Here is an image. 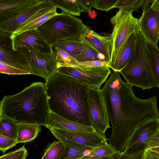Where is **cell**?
Masks as SVG:
<instances>
[{"mask_svg": "<svg viewBox=\"0 0 159 159\" xmlns=\"http://www.w3.org/2000/svg\"><path fill=\"white\" fill-rule=\"evenodd\" d=\"M53 46L59 47L68 52L75 58L83 49L89 48H94L83 36L61 40Z\"/></svg>", "mask_w": 159, "mask_h": 159, "instance_id": "obj_20", "label": "cell"}, {"mask_svg": "<svg viewBox=\"0 0 159 159\" xmlns=\"http://www.w3.org/2000/svg\"><path fill=\"white\" fill-rule=\"evenodd\" d=\"M110 159H111V158H110Z\"/></svg>", "mask_w": 159, "mask_h": 159, "instance_id": "obj_46", "label": "cell"}, {"mask_svg": "<svg viewBox=\"0 0 159 159\" xmlns=\"http://www.w3.org/2000/svg\"><path fill=\"white\" fill-rule=\"evenodd\" d=\"M17 143L16 139L0 134V150L5 152L9 149L16 145Z\"/></svg>", "mask_w": 159, "mask_h": 159, "instance_id": "obj_36", "label": "cell"}, {"mask_svg": "<svg viewBox=\"0 0 159 159\" xmlns=\"http://www.w3.org/2000/svg\"><path fill=\"white\" fill-rule=\"evenodd\" d=\"M88 101L92 126L97 131L105 135L107 130L111 127L101 89L89 87Z\"/></svg>", "mask_w": 159, "mask_h": 159, "instance_id": "obj_10", "label": "cell"}, {"mask_svg": "<svg viewBox=\"0 0 159 159\" xmlns=\"http://www.w3.org/2000/svg\"><path fill=\"white\" fill-rule=\"evenodd\" d=\"M28 154L25 145L19 148L0 156V159H26Z\"/></svg>", "mask_w": 159, "mask_h": 159, "instance_id": "obj_33", "label": "cell"}, {"mask_svg": "<svg viewBox=\"0 0 159 159\" xmlns=\"http://www.w3.org/2000/svg\"><path fill=\"white\" fill-rule=\"evenodd\" d=\"M83 37L98 52L104 56L105 61L109 65L111 62L112 51L110 37L100 35L89 27Z\"/></svg>", "mask_w": 159, "mask_h": 159, "instance_id": "obj_18", "label": "cell"}, {"mask_svg": "<svg viewBox=\"0 0 159 159\" xmlns=\"http://www.w3.org/2000/svg\"><path fill=\"white\" fill-rule=\"evenodd\" d=\"M64 144L65 153L61 159H81L94 148L75 143Z\"/></svg>", "mask_w": 159, "mask_h": 159, "instance_id": "obj_23", "label": "cell"}, {"mask_svg": "<svg viewBox=\"0 0 159 159\" xmlns=\"http://www.w3.org/2000/svg\"><path fill=\"white\" fill-rule=\"evenodd\" d=\"M0 72L8 75L31 74L30 72L26 70L20 69L0 61Z\"/></svg>", "mask_w": 159, "mask_h": 159, "instance_id": "obj_32", "label": "cell"}, {"mask_svg": "<svg viewBox=\"0 0 159 159\" xmlns=\"http://www.w3.org/2000/svg\"><path fill=\"white\" fill-rule=\"evenodd\" d=\"M144 1L145 0H118L115 8L127 11L138 12Z\"/></svg>", "mask_w": 159, "mask_h": 159, "instance_id": "obj_30", "label": "cell"}, {"mask_svg": "<svg viewBox=\"0 0 159 159\" xmlns=\"http://www.w3.org/2000/svg\"><path fill=\"white\" fill-rule=\"evenodd\" d=\"M57 8L50 0H43L37 5L6 20L0 22V40L10 38L12 33L25 25Z\"/></svg>", "mask_w": 159, "mask_h": 159, "instance_id": "obj_8", "label": "cell"}, {"mask_svg": "<svg viewBox=\"0 0 159 159\" xmlns=\"http://www.w3.org/2000/svg\"><path fill=\"white\" fill-rule=\"evenodd\" d=\"M18 124L4 116H0V134L16 139Z\"/></svg>", "mask_w": 159, "mask_h": 159, "instance_id": "obj_27", "label": "cell"}, {"mask_svg": "<svg viewBox=\"0 0 159 159\" xmlns=\"http://www.w3.org/2000/svg\"><path fill=\"white\" fill-rule=\"evenodd\" d=\"M159 147V130L146 141L144 145L145 149Z\"/></svg>", "mask_w": 159, "mask_h": 159, "instance_id": "obj_37", "label": "cell"}, {"mask_svg": "<svg viewBox=\"0 0 159 159\" xmlns=\"http://www.w3.org/2000/svg\"><path fill=\"white\" fill-rule=\"evenodd\" d=\"M111 157H108V158H106L104 159H110Z\"/></svg>", "mask_w": 159, "mask_h": 159, "instance_id": "obj_44", "label": "cell"}, {"mask_svg": "<svg viewBox=\"0 0 159 159\" xmlns=\"http://www.w3.org/2000/svg\"><path fill=\"white\" fill-rule=\"evenodd\" d=\"M0 61L22 70L30 71L25 58L18 51H14L2 44L0 46Z\"/></svg>", "mask_w": 159, "mask_h": 159, "instance_id": "obj_19", "label": "cell"}, {"mask_svg": "<svg viewBox=\"0 0 159 159\" xmlns=\"http://www.w3.org/2000/svg\"><path fill=\"white\" fill-rule=\"evenodd\" d=\"M100 53L94 48H89L82 50L75 58L79 63L88 61L100 60Z\"/></svg>", "mask_w": 159, "mask_h": 159, "instance_id": "obj_31", "label": "cell"}, {"mask_svg": "<svg viewBox=\"0 0 159 159\" xmlns=\"http://www.w3.org/2000/svg\"><path fill=\"white\" fill-rule=\"evenodd\" d=\"M116 152L108 143L94 148L82 159H104L111 156Z\"/></svg>", "mask_w": 159, "mask_h": 159, "instance_id": "obj_28", "label": "cell"}, {"mask_svg": "<svg viewBox=\"0 0 159 159\" xmlns=\"http://www.w3.org/2000/svg\"><path fill=\"white\" fill-rule=\"evenodd\" d=\"M41 131L40 126L39 125L18 124L16 141L17 143L30 142L38 136Z\"/></svg>", "mask_w": 159, "mask_h": 159, "instance_id": "obj_21", "label": "cell"}, {"mask_svg": "<svg viewBox=\"0 0 159 159\" xmlns=\"http://www.w3.org/2000/svg\"><path fill=\"white\" fill-rule=\"evenodd\" d=\"M137 38L136 31L130 34L123 44L115 60L108 66L109 67L114 71L120 72L133 56L136 49Z\"/></svg>", "mask_w": 159, "mask_h": 159, "instance_id": "obj_17", "label": "cell"}, {"mask_svg": "<svg viewBox=\"0 0 159 159\" xmlns=\"http://www.w3.org/2000/svg\"><path fill=\"white\" fill-rule=\"evenodd\" d=\"M75 78L87 84L89 88L99 89L111 73L107 66L97 67H61L57 70Z\"/></svg>", "mask_w": 159, "mask_h": 159, "instance_id": "obj_9", "label": "cell"}, {"mask_svg": "<svg viewBox=\"0 0 159 159\" xmlns=\"http://www.w3.org/2000/svg\"><path fill=\"white\" fill-rule=\"evenodd\" d=\"M43 0H0V22L9 19Z\"/></svg>", "mask_w": 159, "mask_h": 159, "instance_id": "obj_15", "label": "cell"}, {"mask_svg": "<svg viewBox=\"0 0 159 159\" xmlns=\"http://www.w3.org/2000/svg\"><path fill=\"white\" fill-rule=\"evenodd\" d=\"M148 149H150V150L157 153L159 154V147L153 148Z\"/></svg>", "mask_w": 159, "mask_h": 159, "instance_id": "obj_43", "label": "cell"}, {"mask_svg": "<svg viewBox=\"0 0 159 159\" xmlns=\"http://www.w3.org/2000/svg\"><path fill=\"white\" fill-rule=\"evenodd\" d=\"M101 89L112 126L107 141L116 152H123L138 126L149 120L159 119L157 97L137 98L133 86L124 81L117 71L111 74Z\"/></svg>", "mask_w": 159, "mask_h": 159, "instance_id": "obj_1", "label": "cell"}, {"mask_svg": "<svg viewBox=\"0 0 159 159\" xmlns=\"http://www.w3.org/2000/svg\"><path fill=\"white\" fill-rule=\"evenodd\" d=\"M47 128H57L75 132L94 133L97 132L92 126H89L65 119L50 111Z\"/></svg>", "mask_w": 159, "mask_h": 159, "instance_id": "obj_16", "label": "cell"}, {"mask_svg": "<svg viewBox=\"0 0 159 159\" xmlns=\"http://www.w3.org/2000/svg\"><path fill=\"white\" fill-rule=\"evenodd\" d=\"M143 159H159V154L150 149H145Z\"/></svg>", "mask_w": 159, "mask_h": 159, "instance_id": "obj_40", "label": "cell"}, {"mask_svg": "<svg viewBox=\"0 0 159 159\" xmlns=\"http://www.w3.org/2000/svg\"><path fill=\"white\" fill-rule=\"evenodd\" d=\"M88 15L90 18L94 19L95 18L97 15V13L94 10H91L89 13Z\"/></svg>", "mask_w": 159, "mask_h": 159, "instance_id": "obj_42", "label": "cell"}, {"mask_svg": "<svg viewBox=\"0 0 159 159\" xmlns=\"http://www.w3.org/2000/svg\"><path fill=\"white\" fill-rule=\"evenodd\" d=\"M143 157H142V159H143Z\"/></svg>", "mask_w": 159, "mask_h": 159, "instance_id": "obj_45", "label": "cell"}, {"mask_svg": "<svg viewBox=\"0 0 159 159\" xmlns=\"http://www.w3.org/2000/svg\"><path fill=\"white\" fill-rule=\"evenodd\" d=\"M132 12L119 9L110 19L113 30L110 36L112 51L111 62L109 65L115 61L129 36L139 27L138 19L134 17Z\"/></svg>", "mask_w": 159, "mask_h": 159, "instance_id": "obj_6", "label": "cell"}, {"mask_svg": "<svg viewBox=\"0 0 159 159\" xmlns=\"http://www.w3.org/2000/svg\"><path fill=\"white\" fill-rule=\"evenodd\" d=\"M52 49L56 55L58 68L64 66H80V63L66 51L57 47L53 46Z\"/></svg>", "mask_w": 159, "mask_h": 159, "instance_id": "obj_26", "label": "cell"}, {"mask_svg": "<svg viewBox=\"0 0 159 159\" xmlns=\"http://www.w3.org/2000/svg\"><path fill=\"white\" fill-rule=\"evenodd\" d=\"M145 150H141L131 154L116 152L112 156V159H142Z\"/></svg>", "mask_w": 159, "mask_h": 159, "instance_id": "obj_35", "label": "cell"}, {"mask_svg": "<svg viewBox=\"0 0 159 159\" xmlns=\"http://www.w3.org/2000/svg\"><path fill=\"white\" fill-rule=\"evenodd\" d=\"M57 9L55 8L27 24L20 27L12 33L9 38H13L25 31L37 29L50 18L58 14L57 11Z\"/></svg>", "mask_w": 159, "mask_h": 159, "instance_id": "obj_22", "label": "cell"}, {"mask_svg": "<svg viewBox=\"0 0 159 159\" xmlns=\"http://www.w3.org/2000/svg\"></svg>", "mask_w": 159, "mask_h": 159, "instance_id": "obj_47", "label": "cell"}, {"mask_svg": "<svg viewBox=\"0 0 159 159\" xmlns=\"http://www.w3.org/2000/svg\"><path fill=\"white\" fill-rule=\"evenodd\" d=\"M55 138L63 143H73L94 148L108 143L105 135L94 133L75 132L48 127Z\"/></svg>", "mask_w": 159, "mask_h": 159, "instance_id": "obj_11", "label": "cell"}, {"mask_svg": "<svg viewBox=\"0 0 159 159\" xmlns=\"http://www.w3.org/2000/svg\"><path fill=\"white\" fill-rule=\"evenodd\" d=\"M136 33L137 38L134 53L120 73L131 86L143 90L158 88L152 67L147 41L139 31Z\"/></svg>", "mask_w": 159, "mask_h": 159, "instance_id": "obj_4", "label": "cell"}, {"mask_svg": "<svg viewBox=\"0 0 159 159\" xmlns=\"http://www.w3.org/2000/svg\"><path fill=\"white\" fill-rule=\"evenodd\" d=\"M118 0H93V7L97 9L108 11L115 8Z\"/></svg>", "mask_w": 159, "mask_h": 159, "instance_id": "obj_34", "label": "cell"}, {"mask_svg": "<svg viewBox=\"0 0 159 159\" xmlns=\"http://www.w3.org/2000/svg\"><path fill=\"white\" fill-rule=\"evenodd\" d=\"M150 7L152 9L159 12V0H154L150 5Z\"/></svg>", "mask_w": 159, "mask_h": 159, "instance_id": "obj_41", "label": "cell"}, {"mask_svg": "<svg viewBox=\"0 0 159 159\" xmlns=\"http://www.w3.org/2000/svg\"><path fill=\"white\" fill-rule=\"evenodd\" d=\"M81 7L82 12L89 13L93 7V0H77Z\"/></svg>", "mask_w": 159, "mask_h": 159, "instance_id": "obj_39", "label": "cell"}, {"mask_svg": "<svg viewBox=\"0 0 159 159\" xmlns=\"http://www.w3.org/2000/svg\"><path fill=\"white\" fill-rule=\"evenodd\" d=\"M10 39L11 48L14 51L23 47L44 53L53 51V46L45 40L37 29L24 32Z\"/></svg>", "mask_w": 159, "mask_h": 159, "instance_id": "obj_13", "label": "cell"}, {"mask_svg": "<svg viewBox=\"0 0 159 159\" xmlns=\"http://www.w3.org/2000/svg\"><path fill=\"white\" fill-rule=\"evenodd\" d=\"M51 3L62 12L68 13L75 16H80L81 13V6L77 0H50Z\"/></svg>", "mask_w": 159, "mask_h": 159, "instance_id": "obj_24", "label": "cell"}, {"mask_svg": "<svg viewBox=\"0 0 159 159\" xmlns=\"http://www.w3.org/2000/svg\"><path fill=\"white\" fill-rule=\"evenodd\" d=\"M154 0H145L142 16L138 19L139 29L147 42L157 46L159 39V12L152 9L150 4Z\"/></svg>", "mask_w": 159, "mask_h": 159, "instance_id": "obj_12", "label": "cell"}, {"mask_svg": "<svg viewBox=\"0 0 159 159\" xmlns=\"http://www.w3.org/2000/svg\"><path fill=\"white\" fill-rule=\"evenodd\" d=\"M16 51L26 59L30 67L31 74L41 76L46 81L58 68L56 55L53 51L50 53H44L23 47Z\"/></svg>", "mask_w": 159, "mask_h": 159, "instance_id": "obj_7", "label": "cell"}, {"mask_svg": "<svg viewBox=\"0 0 159 159\" xmlns=\"http://www.w3.org/2000/svg\"><path fill=\"white\" fill-rule=\"evenodd\" d=\"M65 148L62 142L55 141L48 145L41 159H61L65 153Z\"/></svg>", "mask_w": 159, "mask_h": 159, "instance_id": "obj_25", "label": "cell"}, {"mask_svg": "<svg viewBox=\"0 0 159 159\" xmlns=\"http://www.w3.org/2000/svg\"><path fill=\"white\" fill-rule=\"evenodd\" d=\"M45 83L50 111L69 120L92 126L87 84L57 70Z\"/></svg>", "mask_w": 159, "mask_h": 159, "instance_id": "obj_2", "label": "cell"}, {"mask_svg": "<svg viewBox=\"0 0 159 159\" xmlns=\"http://www.w3.org/2000/svg\"><path fill=\"white\" fill-rule=\"evenodd\" d=\"M153 73L159 88V49L157 46L147 41Z\"/></svg>", "mask_w": 159, "mask_h": 159, "instance_id": "obj_29", "label": "cell"}, {"mask_svg": "<svg viewBox=\"0 0 159 159\" xmlns=\"http://www.w3.org/2000/svg\"><path fill=\"white\" fill-rule=\"evenodd\" d=\"M159 130V119L149 120L138 126L132 134L123 152L131 154L144 149L146 141Z\"/></svg>", "mask_w": 159, "mask_h": 159, "instance_id": "obj_14", "label": "cell"}, {"mask_svg": "<svg viewBox=\"0 0 159 159\" xmlns=\"http://www.w3.org/2000/svg\"><path fill=\"white\" fill-rule=\"evenodd\" d=\"M88 27L76 16L62 12L50 18L37 29L45 40L53 46L62 39L82 37Z\"/></svg>", "mask_w": 159, "mask_h": 159, "instance_id": "obj_5", "label": "cell"}, {"mask_svg": "<svg viewBox=\"0 0 159 159\" xmlns=\"http://www.w3.org/2000/svg\"><path fill=\"white\" fill-rule=\"evenodd\" d=\"M50 111L45 83H32L15 94L5 96L0 102V116L18 124L47 125Z\"/></svg>", "mask_w": 159, "mask_h": 159, "instance_id": "obj_3", "label": "cell"}, {"mask_svg": "<svg viewBox=\"0 0 159 159\" xmlns=\"http://www.w3.org/2000/svg\"><path fill=\"white\" fill-rule=\"evenodd\" d=\"M80 66L84 67H97L107 66L109 63L105 61L96 60L88 61L80 63Z\"/></svg>", "mask_w": 159, "mask_h": 159, "instance_id": "obj_38", "label": "cell"}]
</instances>
